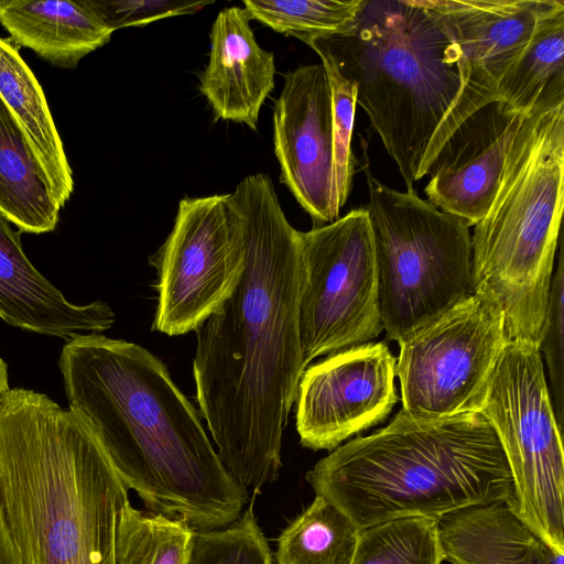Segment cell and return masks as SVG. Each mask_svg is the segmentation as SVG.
Masks as SVG:
<instances>
[{"mask_svg":"<svg viewBox=\"0 0 564 564\" xmlns=\"http://www.w3.org/2000/svg\"><path fill=\"white\" fill-rule=\"evenodd\" d=\"M383 330L399 343L475 294L471 235L415 191L388 187L364 165Z\"/></svg>","mask_w":564,"mask_h":564,"instance_id":"obj_7","label":"cell"},{"mask_svg":"<svg viewBox=\"0 0 564 564\" xmlns=\"http://www.w3.org/2000/svg\"><path fill=\"white\" fill-rule=\"evenodd\" d=\"M494 426L512 477L516 514L564 552V454L540 348L508 339L480 412Z\"/></svg>","mask_w":564,"mask_h":564,"instance_id":"obj_8","label":"cell"},{"mask_svg":"<svg viewBox=\"0 0 564 564\" xmlns=\"http://www.w3.org/2000/svg\"><path fill=\"white\" fill-rule=\"evenodd\" d=\"M328 76L333 99V124L335 134V199L340 210L350 194L357 159L351 139L356 113V86L345 78L333 63L321 57Z\"/></svg>","mask_w":564,"mask_h":564,"instance_id":"obj_28","label":"cell"},{"mask_svg":"<svg viewBox=\"0 0 564 564\" xmlns=\"http://www.w3.org/2000/svg\"><path fill=\"white\" fill-rule=\"evenodd\" d=\"M194 529L184 520L142 512L128 500L115 534V564H188Z\"/></svg>","mask_w":564,"mask_h":564,"instance_id":"obj_24","label":"cell"},{"mask_svg":"<svg viewBox=\"0 0 564 564\" xmlns=\"http://www.w3.org/2000/svg\"><path fill=\"white\" fill-rule=\"evenodd\" d=\"M395 364L384 343H365L308 366L295 400L301 444L332 452L382 422L398 402Z\"/></svg>","mask_w":564,"mask_h":564,"instance_id":"obj_12","label":"cell"},{"mask_svg":"<svg viewBox=\"0 0 564 564\" xmlns=\"http://www.w3.org/2000/svg\"><path fill=\"white\" fill-rule=\"evenodd\" d=\"M85 1L112 31L127 26H141L176 15L192 14L214 3L189 0Z\"/></svg>","mask_w":564,"mask_h":564,"instance_id":"obj_30","label":"cell"},{"mask_svg":"<svg viewBox=\"0 0 564 564\" xmlns=\"http://www.w3.org/2000/svg\"><path fill=\"white\" fill-rule=\"evenodd\" d=\"M9 387V372L8 366L0 357V392L7 390Z\"/></svg>","mask_w":564,"mask_h":564,"instance_id":"obj_32","label":"cell"},{"mask_svg":"<svg viewBox=\"0 0 564 564\" xmlns=\"http://www.w3.org/2000/svg\"><path fill=\"white\" fill-rule=\"evenodd\" d=\"M0 24L17 46L69 69L107 44L113 33L85 0H0Z\"/></svg>","mask_w":564,"mask_h":564,"instance_id":"obj_19","label":"cell"},{"mask_svg":"<svg viewBox=\"0 0 564 564\" xmlns=\"http://www.w3.org/2000/svg\"><path fill=\"white\" fill-rule=\"evenodd\" d=\"M272 560L250 506L226 528L194 530L188 564H273Z\"/></svg>","mask_w":564,"mask_h":564,"instance_id":"obj_27","label":"cell"},{"mask_svg":"<svg viewBox=\"0 0 564 564\" xmlns=\"http://www.w3.org/2000/svg\"><path fill=\"white\" fill-rule=\"evenodd\" d=\"M564 259L562 239L558 243V259L553 272L547 307L540 338V352L543 355L549 378L554 415L563 427L564 372H563V325H564Z\"/></svg>","mask_w":564,"mask_h":564,"instance_id":"obj_29","label":"cell"},{"mask_svg":"<svg viewBox=\"0 0 564 564\" xmlns=\"http://www.w3.org/2000/svg\"><path fill=\"white\" fill-rule=\"evenodd\" d=\"M444 561L451 564H564L507 502L475 506L438 520Z\"/></svg>","mask_w":564,"mask_h":564,"instance_id":"obj_18","label":"cell"},{"mask_svg":"<svg viewBox=\"0 0 564 564\" xmlns=\"http://www.w3.org/2000/svg\"><path fill=\"white\" fill-rule=\"evenodd\" d=\"M497 100L531 116L564 105V1L540 19L520 57L497 86Z\"/></svg>","mask_w":564,"mask_h":564,"instance_id":"obj_21","label":"cell"},{"mask_svg":"<svg viewBox=\"0 0 564 564\" xmlns=\"http://www.w3.org/2000/svg\"><path fill=\"white\" fill-rule=\"evenodd\" d=\"M507 340L503 313L479 294L412 332L398 343L402 410L426 421L480 413Z\"/></svg>","mask_w":564,"mask_h":564,"instance_id":"obj_9","label":"cell"},{"mask_svg":"<svg viewBox=\"0 0 564 564\" xmlns=\"http://www.w3.org/2000/svg\"><path fill=\"white\" fill-rule=\"evenodd\" d=\"M0 318L24 330L69 340L101 334L115 324L102 302L70 303L25 256L20 232L0 213Z\"/></svg>","mask_w":564,"mask_h":564,"instance_id":"obj_17","label":"cell"},{"mask_svg":"<svg viewBox=\"0 0 564 564\" xmlns=\"http://www.w3.org/2000/svg\"><path fill=\"white\" fill-rule=\"evenodd\" d=\"M58 367L68 408L151 512L194 530L223 529L240 518L249 495L161 359L135 343L83 334L63 346Z\"/></svg>","mask_w":564,"mask_h":564,"instance_id":"obj_2","label":"cell"},{"mask_svg":"<svg viewBox=\"0 0 564 564\" xmlns=\"http://www.w3.org/2000/svg\"><path fill=\"white\" fill-rule=\"evenodd\" d=\"M0 564H22L0 507Z\"/></svg>","mask_w":564,"mask_h":564,"instance_id":"obj_31","label":"cell"},{"mask_svg":"<svg viewBox=\"0 0 564 564\" xmlns=\"http://www.w3.org/2000/svg\"><path fill=\"white\" fill-rule=\"evenodd\" d=\"M556 0H419L459 47L473 73L494 88L528 46Z\"/></svg>","mask_w":564,"mask_h":564,"instance_id":"obj_15","label":"cell"},{"mask_svg":"<svg viewBox=\"0 0 564 564\" xmlns=\"http://www.w3.org/2000/svg\"><path fill=\"white\" fill-rule=\"evenodd\" d=\"M299 327L306 368L383 330L371 225L365 207L300 231Z\"/></svg>","mask_w":564,"mask_h":564,"instance_id":"obj_10","label":"cell"},{"mask_svg":"<svg viewBox=\"0 0 564 564\" xmlns=\"http://www.w3.org/2000/svg\"><path fill=\"white\" fill-rule=\"evenodd\" d=\"M128 490L75 411L33 390L0 392V507L22 564H115Z\"/></svg>","mask_w":564,"mask_h":564,"instance_id":"obj_4","label":"cell"},{"mask_svg":"<svg viewBox=\"0 0 564 564\" xmlns=\"http://www.w3.org/2000/svg\"><path fill=\"white\" fill-rule=\"evenodd\" d=\"M250 20L248 12L236 6L217 14L199 90L216 119L256 130L261 107L274 88L275 63L273 53L256 41Z\"/></svg>","mask_w":564,"mask_h":564,"instance_id":"obj_16","label":"cell"},{"mask_svg":"<svg viewBox=\"0 0 564 564\" xmlns=\"http://www.w3.org/2000/svg\"><path fill=\"white\" fill-rule=\"evenodd\" d=\"M304 43L355 84L409 192L456 129L497 100L419 0H365L343 30Z\"/></svg>","mask_w":564,"mask_h":564,"instance_id":"obj_3","label":"cell"},{"mask_svg":"<svg viewBox=\"0 0 564 564\" xmlns=\"http://www.w3.org/2000/svg\"><path fill=\"white\" fill-rule=\"evenodd\" d=\"M227 207L243 262L230 295L195 330V399L226 469L258 495L279 477L283 431L306 369L300 231L267 174L246 176Z\"/></svg>","mask_w":564,"mask_h":564,"instance_id":"obj_1","label":"cell"},{"mask_svg":"<svg viewBox=\"0 0 564 564\" xmlns=\"http://www.w3.org/2000/svg\"><path fill=\"white\" fill-rule=\"evenodd\" d=\"M227 195L180 200L172 231L150 257L158 272L154 330L195 332L235 288L243 251Z\"/></svg>","mask_w":564,"mask_h":564,"instance_id":"obj_11","label":"cell"},{"mask_svg":"<svg viewBox=\"0 0 564 564\" xmlns=\"http://www.w3.org/2000/svg\"><path fill=\"white\" fill-rule=\"evenodd\" d=\"M528 116L499 100L469 116L432 163L426 199L469 227L488 212L511 147Z\"/></svg>","mask_w":564,"mask_h":564,"instance_id":"obj_14","label":"cell"},{"mask_svg":"<svg viewBox=\"0 0 564 564\" xmlns=\"http://www.w3.org/2000/svg\"><path fill=\"white\" fill-rule=\"evenodd\" d=\"M305 478L359 530L512 501L503 448L480 413L426 421L401 409L386 427L332 451Z\"/></svg>","mask_w":564,"mask_h":564,"instance_id":"obj_5","label":"cell"},{"mask_svg":"<svg viewBox=\"0 0 564 564\" xmlns=\"http://www.w3.org/2000/svg\"><path fill=\"white\" fill-rule=\"evenodd\" d=\"M61 208L21 127L0 96V213L20 232L55 229Z\"/></svg>","mask_w":564,"mask_h":564,"instance_id":"obj_22","label":"cell"},{"mask_svg":"<svg viewBox=\"0 0 564 564\" xmlns=\"http://www.w3.org/2000/svg\"><path fill=\"white\" fill-rule=\"evenodd\" d=\"M563 207L564 105L527 117L474 226V291L501 310L510 340L540 348Z\"/></svg>","mask_w":564,"mask_h":564,"instance_id":"obj_6","label":"cell"},{"mask_svg":"<svg viewBox=\"0 0 564 564\" xmlns=\"http://www.w3.org/2000/svg\"><path fill=\"white\" fill-rule=\"evenodd\" d=\"M359 529L326 498L313 502L280 534L278 564H350Z\"/></svg>","mask_w":564,"mask_h":564,"instance_id":"obj_23","label":"cell"},{"mask_svg":"<svg viewBox=\"0 0 564 564\" xmlns=\"http://www.w3.org/2000/svg\"><path fill=\"white\" fill-rule=\"evenodd\" d=\"M365 0H243V9L275 32L301 41L343 30L358 14Z\"/></svg>","mask_w":564,"mask_h":564,"instance_id":"obj_26","label":"cell"},{"mask_svg":"<svg viewBox=\"0 0 564 564\" xmlns=\"http://www.w3.org/2000/svg\"><path fill=\"white\" fill-rule=\"evenodd\" d=\"M280 181L315 226L339 218L335 199L333 99L322 63L290 70L273 109Z\"/></svg>","mask_w":564,"mask_h":564,"instance_id":"obj_13","label":"cell"},{"mask_svg":"<svg viewBox=\"0 0 564 564\" xmlns=\"http://www.w3.org/2000/svg\"><path fill=\"white\" fill-rule=\"evenodd\" d=\"M438 521L410 517L359 531L350 564H442Z\"/></svg>","mask_w":564,"mask_h":564,"instance_id":"obj_25","label":"cell"},{"mask_svg":"<svg viewBox=\"0 0 564 564\" xmlns=\"http://www.w3.org/2000/svg\"><path fill=\"white\" fill-rule=\"evenodd\" d=\"M0 96L21 127L63 208L74 191L73 172L45 95L18 46L0 37Z\"/></svg>","mask_w":564,"mask_h":564,"instance_id":"obj_20","label":"cell"}]
</instances>
